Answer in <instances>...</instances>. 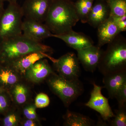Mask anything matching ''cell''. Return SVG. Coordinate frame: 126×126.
<instances>
[{"instance_id":"12","label":"cell","mask_w":126,"mask_h":126,"mask_svg":"<svg viewBox=\"0 0 126 126\" xmlns=\"http://www.w3.org/2000/svg\"><path fill=\"white\" fill-rule=\"evenodd\" d=\"M46 58L49 59L52 61L54 59L49 54L41 52H34L21 57L9 63L16 71L25 74L35 63Z\"/></svg>"},{"instance_id":"31","label":"cell","mask_w":126,"mask_h":126,"mask_svg":"<svg viewBox=\"0 0 126 126\" xmlns=\"http://www.w3.org/2000/svg\"><path fill=\"white\" fill-rule=\"evenodd\" d=\"M2 1H7L9 3H11V2H17L18 0H1Z\"/></svg>"},{"instance_id":"4","label":"cell","mask_w":126,"mask_h":126,"mask_svg":"<svg viewBox=\"0 0 126 126\" xmlns=\"http://www.w3.org/2000/svg\"><path fill=\"white\" fill-rule=\"evenodd\" d=\"M48 80L52 91L58 96L65 107H69L84 92L82 83L79 79H68L52 74Z\"/></svg>"},{"instance_id":"29","label":"cell","mask_w":126,"mask_h":126,"mask_svg":"<svg viewBox=\"0 0 126 126\" xmlns=\"http://www.w3.org/2000/svg\"><path fill=\"white\" fill-rule=\"evenodd\" d=\"M36 126V123L34 122L33 120L28 119L26 121L24 124V126Z\"/></svg>"},{"instance_id":"6","label":"cell","mask_w":126,"mask_h":126,"mask_svg":"<svg viewBox=\"0 0 126 126\" xmlns=\"http://www.w3.org/2000/svg\"><path fill=\"white\" fill-rule=\"evenodd\" d=\"M59 75L68 79H79L81 69L78 57L74 53L68 52L52 61Z\"/></svg>"},{"instance_id":"20","label":"cell","mask_w":126,"mask_h":126,"mask_svg":"<svg viewBox=\"0 0 126 126\" xmlns=\"http://www.w3.org/2000/svg\"><path fill=\"white\" fill-rule=\"evenodd\" d=\"M113 119L110 120V125L112 126H126V106L118 107L115 110Z\"/></svg>"},{"instance_id":"22","label":"cell","mask_w":126,"mask_h":126,"mask_svg":"<svg viewBox=\"0 0 126 126\" xmlns=\"http://www.w3.org/2000/svg\"><path fill=\"white\" fill-rule=\"evenodd\" d=\"M10 70H2L0 73V79L6 85H13L18 81V78L15 74Z\"/></svg>"},{"instance_id":"27","label":"cell","mask_w":126,"mask_h":126,"mask_svg":"<svg viewBox=\"0 0 126 126\" xmlns=\"http://www.w3.org/2000/svg\"><path fill=\"white\" fill-rule=\"evenodd\" d=\"M18 118L14 113L9 114L4 119V126H15L18 123Z\"/></svg>"},{"instance_id":"21","label":"cell","mask_w":126,"mask_h":126,"mask_svg":"<svg viewBox=\"0 0 126 126\" xmlns=\"http://www.w3.org/2000/svg\"><path fill=\"white\" fill-rule=\"evenodd\" d=\"M14 97L16 102L19 104L25 103L27 99V89L22 84H16L14 90Z\"/></svg>"},{"instance_id":"19","label":"cell","mask_w":126,"mask_h":126,"mask_svg":"<svg viewBox=\"0 0 126 126\" xmlns=\"http://www.w3.org/2000/svg\"><path fill=\"white\" fill-rule=\"evenodd\" d=\"M107 2L110 9V16L126 15V0H108Z\"/></svg>"},{"instance_id":"32","label":"cell","mask_w":126,"mask_h":126,"mask_svg":"<svg viewBox=\"0 0 126 126\" xmlns=\"http://www.w3.org/2000/svg\"><path fill=\"white\" fill-rule=\"evenodd\" d=\"M106 0V1H107L108 0Z\"/></svg>"},{"instance_id":"14","label":"cell","mask_w":126,"mask_h":126,"mask_svg":"<svg viewBox=\"0 0 126 126\" xmlns=\"http://www.w3.org/2000/svg\"><path fill=\"white\" fill-rule=\"evenodd\" d=\"M97 28L98 40L97 46L101 48L112 41L121 33L117 26L110 16Z\"/></svg>"},{"instance_id":"15","label":"cell","mask_w":126,"mask_h":126,"mask_svg":"<svg viewBox=\"0 0 126 126\" xmlns=\"http://www.w3.org/2000/svg\"><path fill=\"white\" fill-rule=\"evenodd\" d=\"M104 87L107 90L109 97L115 98L119 89L126 82V70L119 71L104 75Z\"/></svg>"},{"instance_id":"16","label":"cell","mask_w":126,"mask_h":126,"mask_svg":"<svg viewBox=\"0 0 126 126\" xmlns=\"http://www.w3.org/2000/svg\"><path fill=\"white\" fill-rule=\"evenodd\" d=\"M53 73L47 60L42 59L33 64L26 71V77L32 82H38Z\"/></svg>"},{"instance_id":"24","label":"cell","mask_w":126,"mask_h":126,"mask_svg":"<svg viewBox=\"0 0 126 126\" xmlns=\"http://www.w3.org/2000/svg\"><path fill=\"white\" fill-rule=\"evenodd\" d=\"M118 103V107L126 106V82L119 89L115 96Z\"/></svg>"},{"instance_id":"5","label":"cell","mask_w":126,"mask_h":126,"mask_svg":"<svg viewBox=\"0 0 126 126\" xmlns=\"http://www.w3.org/2000/svg\"><path fill=\"white\" fill-rule=\"evenodd\" d=\"M23 17L21 6L17 2L9 3L0 16L1 41L23 33Z\"/></svg>"},{"instance_id":"11","label":"cell","mask_w":126,"mask_h":126,"mask_svg":"<svg viewBox=\"0 0 126 126\" xmlns=\"http://www.w3.org/2000/svg\"><path fill=\"white\" fill-rule=\"evenodd\" d=\"M52 37L61 40L77 51L94 45L93 41L88 36L83 33L76 32L73 30L61 34H52Z\"/></svg>"},{"instance_id":"1","label":"cell","mask_w":126,"mask_h":126,"mask_svg":"<svg viewBox=\"0 0 126 126\" xmlns=\"http://www.w3.org/2000/svg\"><path fill=\"white\" fill-rule=\"evenodd\" d=\"M79 19L72 0H52L45 21L51 33L61 34L73 30Z\"/></svg>"},{"instance_id":"23","label":"cell","mask_w":126,"mask_h":126,"mask_svg":"<svg viewBox=\"0 0 126 126\" xmlns=\"http://www.w3.org/2000/svg\"><path fill=\"white\" fill-rule=\"evenodd\" d=\"M50 99L48 95L45 94L41 93L36 96L35 102V106L38 108H43L48 106Z\"/></svg>"},{"instance_id":"10","label":"cell","mask_w":126,"mask_h":126,"mask_svg":"<svg viewBox=\"0 0 126 126\" xmlns=\"http://www.w3.org/2000/svg\"><path fill=\"white\" fill-rule=\"evenodd\" d=\"M79 63L88 72L93 73L98 67L103 50L94 45L77 51Z\"/></svg>"},{"instance_id":"17","label":"cell","mask_w":126,"mask_h":126,"mask_svg":"<svg viewBox=\"0 0 126 126\" xmlns=\"http://www.w3.org/2000/svg\"><path fill=\"white\" fill-rule=\"evenodd\" d=\"M64 126H92L94 124L93 120L87 116L68 110L64 116Z\"/></svg>"},{"instance_id":"30","label":"cell","mask_w":126,"mask_h":126,"mask_svg":"<svg viewBox=\"0 0 126 126\" xmlns=\"http://www.w3.org/2000/svg\"><path fill=\"white\" fill-rule=\"evenodd\" d=\"M3 9V1L0 0V16L4 11Z\"/></svg>"},{"instance_id":"26","label":"cell","mask_w":126,"mask_h":126,"mask_svg":"<svg viewBox=\"0 0 126 126\" xmlns=\"http://www.w3.org/2000/svg\"><path fill=\"white\" fill-rule=\"evenodd\" d=\"M25 116L28 119L35 120L37 117L35 107L33 105L27 106L24 110Z\"/></svg>"},{"instance_id":"28","label":"cell","mask_w":126,"mask_h":126,"mask_svg":"<svg viewBox=\"0 0 126 126\" xmlns=\"http://www.w3.org/2000/svg\"><path fill=\"white\" fill-rule=\"evenodd\" d=\"M7 106V99L3 95H0V111L4 110Z\"/></svg>"},{"instance_id":"7","label":"cell","mask_w":126,"mask_h":126,"mask_svg":"<svg viewBox=\"0 0 126 126\" xmlns=\"http://www.w3.org/2000/svg\"><path fill=\"white\" fill-rule=\"evenodd\" d=\"M93 89L90 94L89 101L85 106L99 113L104 121H109L114 116L109 103L108 99L102 94L103 87L94 82Z\"/></svg>"},{"instance_id":"18","label":"cell","mask_w":126,"mask_h":126,"mask_svg":"<svg viewBox=\"0 0 126 126\" xmlns=\"http://www.w3.org/2000/svg\"><path fill=\"white\" fill-rule=\"evenodd\" d=\"M95 0H76L75 7L79 20L83 24L87 23L89 15Z\"/></svg>"},{"instance_id":"33","label":"cell","mask_w":126,"mask_h":126,"mask_svg":"<svg viewBox=\"0 0 126 126\" xmlns=\"http://www.w3.org/2000/svg\"><path fill=\"white\" fill-rule=\"evenodd\" d=\"M72 0L73 1V0Z\"/></svg>"},{"instance_id":"9","label":"cell","mask_w":126,"mask_h":126,"mask_svg":"<svg viewBox=\"0 0 126 126\" xmlns=\"http://www.w3.org/2000/svg\"><path fill=\"white\" fill-rule=\"evenodd\" d=\"M22 33L27 38L41 43L52 34L44 23L24 18L22 26Z\"/></svg>"},{"instance_id":"2","label":"cell","mask_w":126,"mask_h":126,"mask_svg":"<svg viewBox=\"0 0 126 126\" xmlns=\"http://www.w3.org/2000/svg\"><path fill=\"white\" fill-rule=\"evenodd\" d=\"M0 49L1 58L8 63L33 52L51 54L53 52L50 46L32 40L23 33L1 40Z\"/></svg>"},{"instance_id":"13","label":"cell","mask_w":126,"mask_h":126,"mask_svg":"<svg viewBox=\"0 0 126 126\" xmlns=\"http://www.w3.org/2000/svg\"><path fill=\"white\" fill-rule=\"evenodd\" d=\"M110 9L105 0H95L90 11L87 23L97 28L110 16Z\"/></svg>"},{"instance_id":"3","label":"cell","mask_w":126,"mask_h":126,"mask_svg":"<svg viewBox=\"0 0 126 126\" xmlns=\"http://www.w3.org/2000/svg\"><path fill=\"white\" fill-rule=\"evenodd\" d=\"M97 68L103 75L126 70V40L124 36L119 34L108 44Z\"/></svg>"},{"instance_id":"25","label":"cell","mask_w":126,"mask_h":126,"mask_svg":"<svg viewBox=\"0 0 126 126\" xmlns=\"http://www.w3.org/2000/svg\"><path fill=\"white\" fill-rule=\"evenodd\" d=\"M117 26L120 32L126 31V15L122 16H110Z\"/></svg>"},{"instance_id":"8","label":"cell","mask_w":126,"mask_h":126,"mask_svg":"<svg viewBox=\"0 0 126 126\" xmlns=\"http://www.w3.org/2000/svg\"><path fill=\"white\" fill-rule=\"evenodd\" d=\"M52 0H25L21 6L24 17L44 23Z\"/></svg>"}]
</instances>
